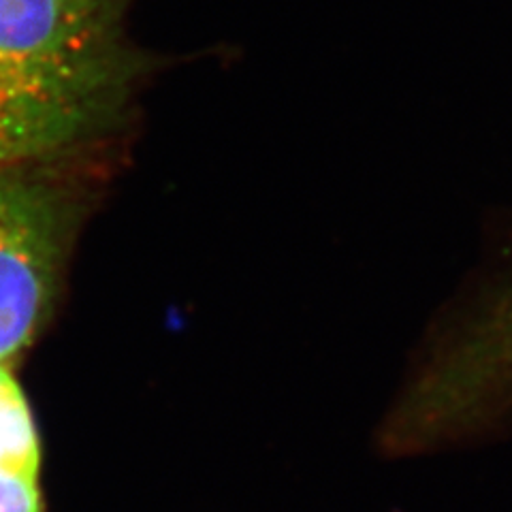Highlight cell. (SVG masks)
<instances>
[{"label":"cell","instance_id":"277c9868","mask_svg":"<svg viewBox=\"0 0 512 512\" xmlns=\"http://www.w3.org/2000/svg\"><path fill=\"white\" fill-rule=\"evenodd\" d=\"M0 512H45L39 474L0 468Z\"/></svg>","mask_w":512,"mask_h":512},{"label":"cell","instance_id":"6da1fadb","mask_svg":"<svg viewBox=\"0 0 512 512\" xmlns=\"http://www.w3.org/2000/svg\"><path fill=\"white\" fill-rule=\"evenodd\" d=\"M133 0H0V167H35L116 120L143 73Z\"/></svg>","mask_w":512,"mask_h":512},{"label":"cell","instance_id":"3957f363","mask_svg":"<svg viewBox=\"0 0 512 512\" xmlns=\"http://www.w3.org/2000/svg\"><path fill=\"white\" fill-rule=\"evenodd\" d=\"M0 468L39 474L41 438L28 399L13 376V367L0 363Z\"/></svg>","mask_w":512,"mask_h":512},{"label":"cell","instance_id":"7a4b0ae2","mask_svg":"<svg viewBox=\"0 0 512 512\" xmlns=\"http://www.w3.org/2000/svg\"><path fill=\"white\" fill-rule=\"evenodd\" d=\"M73 216L32 167H0V363L15 365L52 314Z\"/></svg>","mask_w":512,"mask_h":512}]
</instances>
